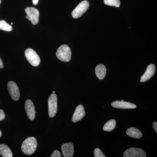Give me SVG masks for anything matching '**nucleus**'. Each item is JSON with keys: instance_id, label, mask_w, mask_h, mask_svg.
Masks as SVG:
<instances>
[{"instance_id": "27", "label": "nucleus", "mask_w": 157, "mask_h": 157, "mask_svg": "<svg viewBox=\"0 0 157 157\" xmlns=\"http://www.w3.org/2000/svg\"><path fill=\"white\" fill-rule=\"evenodd\" d=\"M25 18H27V19H29L28 16V15H26V16Z\"/></svg>"}, {"instance_id": "4", "label": "nucleus", "mask_w": 157, "mask_h": 157, "mask_svg": "<svg viewBox=\"0 0 157 157\" xmlns=\"http://www.w3.org/2000/svg\"><path fill=\"white\" fill-rule=\"evenodd\" d=\"M90 6V3L86 0L82 1L73 11L72 16L74 18H78L81 17L86 12Z\"/></svg>"}, {"instance_id": "25", "label": "nucleus", "mask_w": 157, "mask_h": 157, "mask_svg": "<svg viewBox=\"0 0 157 157\" xmlns=\"http://www.w3.org/2000/svg\"><path fill=\"white\" fill-rule=\"evenodd\" d=\"M33 4L35 6H36L39 2V0H33Z\"/></svg>"}, {"instance_id": "24", "label": "nucleus", "mask_w": 157, "mask_h": 157, "mask_svg": "<svg viewBox=\"0 0 157 157\" xmlns=\"http://www.w3.org/2000/svg\"><path fill=\"white\" fill-rule=\"evenodd\" d=\"M4 67V64H3V63L2 61V59L0 58V69H2Z\"/></svg>"}, {"instance_id": "18", "label": "nucleus", "mask_w": 157, "mask_h": 157, "mask_svg": "<svg viewBox=\"0 0 157 157\" xmlns=\"http://www.w3.org/2000/svg\"><path fill=\"white\" fill-rule=\"evenodd\" d=\"M0 29L2 30L11 32L12 30V27L9 25L6 21H0Z\"/></svg>"}, {"instance_id": "26", "label": "nucleus", "mask_w": 157, "mask_h": 157, "mask_svg": "<svg viewBox=\"0 0 157 157\" xmlns=\"http://www.w3.org/2000/svg\"><path fill=\"white\" fill-rule=\"evenodd\" d=\"M2 132H1V130H0V137H2Z\"/></svg>"}, {"instance_id": "9", "label": "nucleus", "mask_w": 157, "mask_h": 157, "mask_svg": "<svg viewBox=\"0 0 157 157\" xmlns=\"http://www.w3.org/2000/svg\"><path fill=\"white\" fill-rule=\"evenodd\" d=\"M111 106L114 108L123 109H135L137 107L135 104L130 102H125L123 100L121 101H117L112 102Z\"/></svg>"}, {"instance_id": "17", "label": "nucleus", "mask_w": 157, "mask_h": 157, "mask_svg": "<svg viewBox=\"0 0 157 157\" xmlns=\"http://www.w3.org/2000/svg\"><path fill=\"white\" fill-rule=\"evenodd\" d=\"M116 125V121L115 120H110L106 123L103 127V130L105 132H111L114 130Z\"/></svg>"}, {"instance_id": "21", "label": "nucleus", "mask_w": 157, "mask_h": 157, "mask_svg": "<svg viewBox=\"0 0 157 157\" xmlns=\"http://www.w3.org/2000/svg\"><path fill=\"white\" fill-rule=\"evenodd\" d=\"M51 157H61V154L60 152L58 150H55L53 151Z\"/></svg>"}, {"instance_id": "22", "label": "nucleus", "mask_w": 157, "mask_h": 157, "mask_svg": "<svg viewBox=\"0 0 157 157\" xmlns=\"http://www.w3.org/2000/svg\"><path fill=\"white\" fill-rule=\"evenodd\" d=\"M6 115L5 113L2 109H0V121H3L5 119Z\"/></svg>"}, {"instance_id": "20", "label": "nucleus", "mask_w": 157, "mask_h": 157, "mask_svg": "<svg viewBox=\"0 0 157 157\" xmlns=\"http://www.w3.org/2000/svg\"><path fill=\"white\" fill-rule=\"evenodd\" d=\"M94 155L95 157H105V155L99 148H96L95 149L94 151Z\"/></svg>"}, {"instance_id": "2", "label": "nucleus", "mask_w": 157, "mask_h": 157, "mask_svg": "<svg viewBox=\"0 0 157 157\" xmlns=\"http://www.w3.org/2000/svg\"><path fill=\"white\" fill-rule=\"evenodd\" d=\"M71 49L67 45H61L57 50L56 56L57 58L61 61L69 62L71 59Z\"/></svg>"}, {"instance_id": "15", "label": "nucleus", "mask_w": 157, "mask_h": 157, "mask_svg": "<svg viewBox=\"0 0 157 157\" xmlns=\"http://www.w3.org/2000/svg\"><path fill=\"white\" fill-rule=\"evenodd\" d=\"M107 73L106 67L103 64H99L96 67L95 73L96 76L99 79L102 80L105 77Z\"/></svg>"}, {"instance_id": "13", "label": "nucleus", "mask_w": 157, "mask_h": 157, "mask_svg": "<svg viewBox=\"0 0 157 157\" xmlns=\"http://www.w3.org/2000/svg\"><path fill=\"white\" fill-rule=\"evenodd\" d=\"M63 155L65 157H72L74 154V145L72 143L64 144L61 146Z\"/></svg>"}, {"instance_id": "7", "label": "nucleus", "mask_w": 157, "mask_h": 157, "mask_svg": "<svg viewBox=\"0 0 157 157\" xmlns=\"http://www.w3.org/2000/svg\"><path fill=\"white\" fill-rule=\"evenodd\" d=\"M8 88L12 99L14 101H18L20 94L19 88L16 83L14 81H9L8 82Z\"/></svg>"}, {"instance_id": "12", "label": "nucleus", "mask_w": 157, "mask_h": 157, "mask_svg": "<svg viewBox=\"0 0 157 157\" xmlns=\"http://www.w3.org/2000/svg\"><path fill=\"white\" fill-rule=\"evenodd\" d=\"M155 65L151 64L147 68L146 71L140 78V82H145L148 80L155 73Z\"/></svg>"}, {"instance_id": "5", "label": "nucleus", "mask_w": 157, "mask_h": 157, "mask_svg": "<svg viewBox=\"0 0 157 157\" xmlns=\"http://www.w3.org/2000/svg\"><path fill=\"white\" fill-rule=\"evenodd\" d=\"M48 111L49 117H54L57 111V98L55 94H52L48 98Z\"/></svg>"}, {"instance_id": "1", "label": "nucleus", "mask_w": 157, "mask_h": 157, "mask_svg": "<svg viewBox=\"0 0 157 157\" xmlns=\"http://www.w3.org/2000/svg\"><path fill=\"white\" fill-rule=\"evenodd\" d=\"M37 142L34 137H29L23 142L21 149L24 153L26 155L33 154L36 149Z\"/></svg>"}, {"instance_id": "29", "label": "nucleus", "mask_w": 157, "mask_h": 157, "mask_svg": "<svg viewBox=\"0 0 157 157\" xmlns=\"http://www.w3.org/2000/svg\"><path fill=\"white\" fill-rule=\"evenodd\" d=\"M55 92L53 91V94H55Z\"/></svg>"}, {"instance_id": "28", "label": "nucleus", "mask_w": 157, "mask_h": 157, "mask_svg": "<svg viewBox=\"0 0 157 157\" xmlns=\"http://www.w3.org/2000/svg\"><path fill=\"white\" fill-rule=\"evenodd\" d=\"M1 2H2V1H1V0H0V5H1Z\"/></svg>"}, {"instance_id": "19", "label": "nucleus", "mask_w": 157, "mask_h": 157, "mask_svg": "<svg viewBox=\"0 0 157 157\" xmlns=\"http://www.w3.org/2000/svg\"><path fill=\"white\" fill-rule=\"evenodd\" d=\"M104 3L107 6H114L117 8H119L121 5L120 0H104Z\"/></svg>"}, {"instance_id": "23", "label": "nucleus", "mask_w": 157, "mask_h": 157, "mask_svg": "<svg viewBox=\"0 0 157 157\" xmlns=\"http://www.w3.org/2000/svg\"><path fill=\"white\" fill-rule=\"evenodd\" d=\"M153 127L155 131L157 133V122H155L153 124Z\"/></svg>"}, {"instance_id": "6", "label": "nucleus", "mask_w": 157, "mask_h": 157, "mask_svg": "<svg viewBox=\"0 0 157 157\" xmlns=\"http://www.w3.org/2000/svg\"><path fill=\"white\" fill-rule=\"evenodd\" d=\"M25 13L29 17V20L32 23L36 25L39 22V12L38 9L33 7H27L25 10Z\"/></svg>"}, {"instance_id": "8", "label": "nucleus", "mask_w": 157, "mask_h": 157, "mask_svg": "<svg viewBox=\"0 0 157 157\" xmlns=\"http://www.w3.org/2000/svg\"><path fill=\"white\" fill-rule=\"evenodd\" d=\"M145 152L143 150L136 147L128 149L124 153V157H145Z\"/></svg>"}, {"instance_id": "3", "label": "nucleus", "mask_w": 157, "mask_h": 157, "mask_svg": "<svg viewBox=\"0 0 157 157\" xmlns=\"http://www.w3.org/2000/svg\"><path fill=\"white\" fill-rule=\"evenodd\" d=\"M25 56L27 59L33 67H38L40 63V58L36 52L32 48H28L25 51Z\"/></svg>"}, {"instance_id": "10", "label": "nucleus", "mask_w": 157, "mask_h": 157, "mask_svg": "<svg viewBox=\"0 0 157 157\" xmlns=\"http://www.w3.org/2000/svg\"><path fill=\"white\" fill-rule=\"evenodd\" d=\"M25 109L29 118L31 121L33 120L36 112L33 103L29 99L25 101Z\"/></svg>"}, {"instance_id": "16", "label": "nucleus", "mask_w": 157, "mask_h": 157, "mask_svg": "<svg viewBox=\"0 0 157 157\" xmlns=\"http://www.w3.org/2000/svg\"><path fill=\"white\" fill-rule=\"evenodd\" d=\"M0 154L3 157H12L11 149L6 144H0Z\"/></svg>"}, {"instance_id": "14", "label": "nucleus", "mask_w": 157, "mask_h": 157, "mask_svg": "<svg viewBox=\"0 0 157 157\" xmlns=\"http://www.w3.org/2000/svg\"><path fill=\"white\" fill-rule=\"evenodd\" d=\"M127 135L129 137L139 139L142 137V134L140 130L134 127L129 128L126 131Z\"/></svg>"}, {"instance_id": "11", "label": "nucleus", "mask_w": 157, "mask_h": 157, "mask_svg": "<svg viewBox=\"0 0 157 157\" xmlns=\"http://www.w3.org/2000/svg\"><path fill=\"white\" fill-rule=\"evenodd\" d=\"M85 114L86 113L83 106L82 105H78L73 113L72 121L74 123L77 122L82 119Z\"/></svg>"}]
</instances>
